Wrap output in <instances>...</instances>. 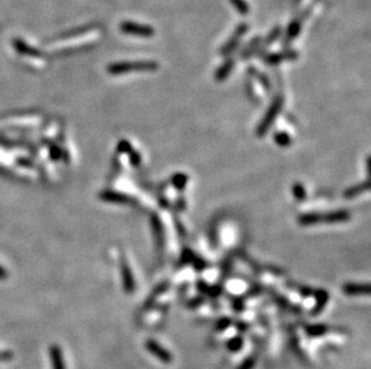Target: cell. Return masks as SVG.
Instances as JSON below:
<instances>
[{"mask_svg":"<svg viewBox=\"0 0 371 369\" xmlns=\"http://www.w3.org/2000/svg\"><path fill=\"white\" fill-rule=\"evenodd\" d=\"M233 66H234V61H233L232 59L226 60V61L220 66L219 70L215 72V79H216L218 82H222V80H225L226 78L230 76V73L232 72Z\"/></svg>","mask_w":371,"mask_h":369,"instance_id":"9c48e42d","label":"cell"},{"mask_svg":"<svg viewBox=\"0 0 371 369\" xmlns=\"http://www.w3.org/2000/svg\"><path fill=\"white\" fill-rule=\"evenodd\" d=\"M158 65L154 61H138V62H120L110 66V72L113 74L128 73V72H152L156 71Z\"/></svg>","mask_w":371,"mask_h":369,"instance_id":"3957f363","label":"cell"},{"mask_svg":"<svg viewBox=\"0 0 371 369\" xmlns=\"http://www.w3.org/2000/svg\"><path fill=\"white\" fill-rule=\"evenodd\" d=\"M366 191H369V181H365L363 184H358L347 188V190L344 192V197H345L346 199H352V198L358 197L359 194L364 193V192Z\"/></svg>","mask_w":371,"mask_h":369,"instance_id":"30bf717a","label":"cell"},{"mask_svg":"<svg viewBox=\"0 0 371 369\" xmlns=\"http://www.w3.org/2000/svg\"><path fill=\"white\" fill-rule=\"evenodd\" d=\"M297 58V54H296L294 52H291V53H276V54H270V55H268L267 58H266V61L268 62V64H272V65H275V64H279L280 61H284L285 59H294Z\"/></svg>","mask_w":371,"mask_h":369,"instance_id":"8fae6325","label":"cell"},{"mask_svg":"<svg viewBox=\"0 0 371 369\" xmlns=\"http://www.w3.org/2000/svg\"><path fill=\"white\" fill-rule=\"evenodd\" d=\"M246 30H248V25H245V24H242V25H239V28L236 30L234 35H233L231 37V40L227 42L225 46L222 47V49H221V54H224V55H227V54L232 53L233 49H234V48L238 46L239 38H240V36H243Z\"/></svg>","mask_w":371,"mask_h":369,"instance_id":"8992f818","label":"cell"},{"mask_svg":"<svg viewBox=\"0 0 371 369\" xmlns=\"http://www.w3.org/2000/svg\"><path fill=\"white\" fill-rule=\"evenodd\" d=\"M351 218L350 212L346 210H336L333 212H327V214H304L299 216L298 222L300 226H316V224L322 223H342V222L348 221Z\"/></svg>","mask_w":371,"mask_h":369,"instance_id":"6da1fadb","label":"cell"},{"mask_svg":"<svg viewBox=\"0 0 371 369\" xmlns=\"http://www.w3.org/2000/svg\"><path fill=\"white\" fill-rule=\"evenodd\" d=\"M146 349L148 350L149 353L152 354L158 360H160L161 362L164 364H170L172 362V354L170 352H167L166 349L158 343V342L149 340L146 342Z\"/></svg>","mask_w":371,"mask_h":369,"instance_id":"277c9868","label":"cell"},{"mask_svg":"<svg viewBox=\"0 0 371 369\" xmlns=\"http://www.w3.org/2000/svg\"><path fill=\"white\" fill-rule=\"evenodd\" d=\"M152 227H154L155 236H156V244L160 248H162L164 246V234H162V226H161V222L158 221L156 216H152Z\"/></svg>","mask_w":371,"mask_h":369,"instance_id":"5bb4252c","label":"cell"},{"mask_svg":"<svg viewBox=\"0 0 371 369\" xmlns=\"http://www.w3.org/2000/svg\"><path fill=\"white\" fill-rule=\"evenodd\" d=\"M122 278H124V288L126 293H132L134 290V281L126 264L122 265Z\"/></svg>","mask_w":371,"mask_h":369,"instance_id":"7c38bea8","label":"cell"},{"mask_svg":"<svg viewBox=\"0 0 371 369\" xmlns=\"http://www.w3.org/2000/svg\"><path fill=\"white\" fill-rule=\"evenodd\" d=\"M342 289L347 295H369L370 294L369 284L347 283L342 287Z\"/></svg>","mask_w":371,"mask_h":369,"instance_id":"ba28073f","label":"cell"},{"mask_svg":"<svg viewBox=\"0 0 371 369\" xmlns=\"http://www.w3.org/2000/svg\"><path fill=\"white\" fill-rule=\"evenodd\" d=\"M102 198L104 200L108 202H116V203H130L131 199L124 194L116 193V192H104L102 194Z\"/></svg>","mask_w":371,"mask_h":369,"instance_id":"4fadbf2b","label":"cell"},{"mask_svg":"<svg viewBox=\"0 0 371 369\" xmlns=\"http://www.w3.org/2000/svg\"><path fill=\"white\" fill-rule=\"evenodd\" d=\"M282 106H284V97L281 95L276 96L275 100L272 102V104L269 106L267 112H266L264 115H263L261 122L258 124V127H257V131H256L257 136L263 137L269 130H270V127L273 126L274 121L278 118V115L280 114Z\"/></svg>","mask_w":371,"mask_h":369,"instance_id":"7a4b0ae2","label":"cell"},{"mask_svg":"<svg viewBox=\"0 0 371 369\" xmlns=\"http://www.w3.org/2000/svg\"><path fill=\"white\" fill-rule=\"evenodd\" d=\"M299 31H300V20H293V22L291 23V25H290L288 28V31H287V41L292 40V38H296L299 34Z\"/></svg>","mask_w":371,"mask_h":369,"instance_id":"e0dca14e","label":"cell"},{"mask_svg":"<svg viewBox=\"0 0 371 369\" xmlns=\"http://www.w3.org/2000/svg\"><path fill=\"white\" fill-rule=\"evenodd\" d=\"M50 364H52V369H66L60 348L56 344L50 348Z\"/></svg>","mask_w":371,"mask_h":369,"instance_id":"52a82bcc","label":"cell"},{"mask_svg":"<svg viewBox=\"0 0 371 369\" xmlns=\"http://www.w3.org/2000/svg\"><path fill=\"white\" fill-rule=\"evenodd\" d=\"M292 191H293V196L297 198L298 200H303L305 199V197H306V192H305L304 186H302L300 184H296L294 186H293Z\"/></svg>","mask_w":371,"mask_h":369,"instance_id":"d6986e66","label":"cell"},{"mask_svg":"<svg viewBox=\"0 0 371 369\" xmlns=\"http://www.w3.org/2000/svg\"><path fill=\"white\" fill-rule=\"evenodd\" d=\"M188 181H189V178H188L185 174H176L172 178L173 185H174V187L178 188V190H184Z\"/></svg>","mask_w":371,"mask_h":369,"instance_id":"9a60e30c","label":"cell"},{"mask_svg":"<svg viewBox=\"0 0 371 369\" xmlns=\"http://www.w3.org/2000/svg\"><path fill=\"white\" fill-rule=\"evenodd\" d=\"M122 29L124 32L132 34L137 36H143V37H150L154 35V29L148 25H140V24L134 23H125L122 25Z\"/></svg>","mask_w":371,"mask_h":369,"instance_id":"5b68a950","label":"cell"},{"mask_svg":"<svg viewBox=\"0 0 371 369\" xmlns=\"http://www.w3.org/2000/svg\"><path fill=\"white\" fill-rule=\"evenodd\" d=\"M231 4L237 8V11L240 12L242 14H248L249 12V6H248L245 0H231Z\"/></svg>","mask_w":371,"mask_h":369,"instance_id":"ac0fdd59","label":"cell"},{"mask_svg":"<svg viewBox=\"0 0 371 369\" xmlns=\"http://www.w3.org/2000/svg\"><path fill=\"white\" fill-rule=\"evenodd\" d=\"M6 272H5L4 271V269H2V268H0V278H5V277H6Z\"/></svg>","mask_w":371,"mask_h":369,"instance_id":"603a6c76","label":"cell"},{"mask_svg":"<svg viewBox=\"0 0 371 369\" xmlns=\"http://www.w3.org/2000/svg\"><path fill=\"white\" fill-rule=\"evenodd\" d=\"M274 140H275V143L278 144V145L282 146V148H285V146H288L292 142L291 138H290L288 134L285 133V132H279V133L275 134Z\"/></svg>","mask_w":371,"mask_h":369,"instance_id":"2e32d148","label":"cell"},{"mask_svg":"<svg viewBox=\"0 0 371 369\" xmlns=\"http://www.w3.org/2000/svg\"><path fill=\"white\" fill-rule=\"evenodd\" d=\"M14 359V353L12 352H0V362H8L11 361Z\"/></svg>","mask_w":371,"mask_h":369,"instance_id":"44dd1931","label":"cell"},{"mask_svg":"<svg viewBox=\"0 0 371 369\" xmlns=\"http://www.w3.org/2000/svg\"><path fill=\"white\" fill-rule=\"evenodd\" d=\"M255 362H256L255 356H251V358L246 359L245 361L242 362L240 366H239L237 369H252L254 366H255Z\"/></svg>","mask_w":371,"mask_h":369,"instance_id":"ffe728a7","label":"cell"},{"mask_svg":"<svg viewBox=\"0 0 371 369\" xmlns=\"http://www.w3.org/2000/svg\"><path fill=\"white\" fill-rule=\"evenodd\" d=\"M279 35H280V28L274 29L273 32H272V34L269 35V37L267 38V44H270L274 40H276V38L279 37Z\"/></svg>","mask_w":371,"mask_h":369,"instance_id":"7402d4cb","label":"cell"}]
</instances>
